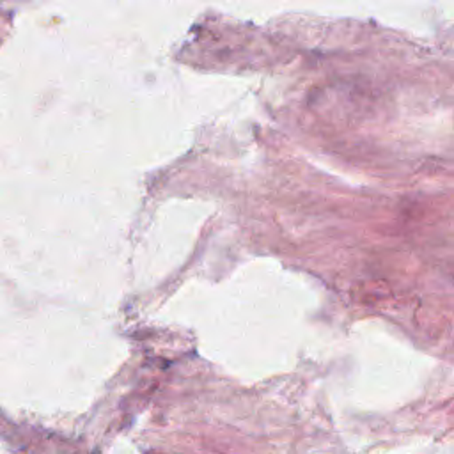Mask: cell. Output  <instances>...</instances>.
I'll return each mask as SVG.
<instances>
[]
</instances>
